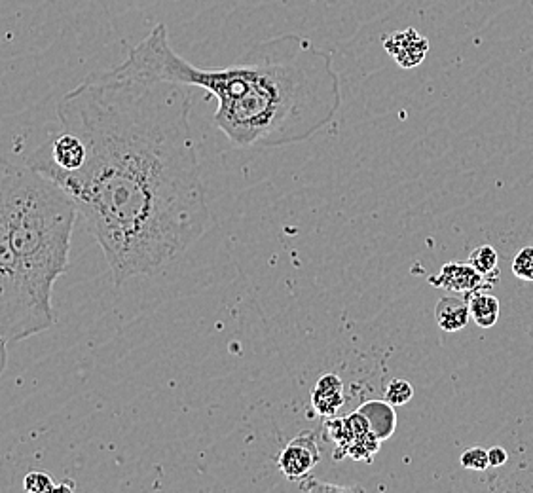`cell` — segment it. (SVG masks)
<instances>
[{
	"label": "cell",
	"instance_id": "7a4b0ae2",
	"mask_svg": "<svg viewBox=\"0 0 533 493\" xmlns=\"http://www.w3.org/2000/svg\"><path fill=\"white\" fill-rule=\"evenodd\" d=\"M128 59L152 76L211 93L219 103L213 122L238 148L308 141L342 107L331 52L300 35L260 42L236 65L202 69L173 50L167 25L160 23L131 48Z\"/></svg>",
	"mask_w": 533,
	"mask_h": 493
},
{
	"label": "cell",
	"instance_id": "30bf717a",
	"mask_svg": "<svg viewBox=\"0 0 533 493\" xmlns=\"http://www.w3.org/2000/svg\"><path fill=\"white\" fill-rule=\"evenodd\" d=\"M437 325L444 332H458L471 321L469 300L465 296H442L435 306Z\"/></svg>",
	"mask_w": 533,
	"mask_h": 493
},
{
	"label": "cell",
	"instance_id": "2e32d148",
	"mask_svg": "<svg viewBox=\"0 0 533 493\" xmlns=\"http://www.w3.org/2000/svg\"><path fill=\"white\" fill-rule=\"evenodd\" d=\"M57 484L48 473L33 471L23 478V490L27 493L56 492Z\"/></svg>",
	"mask_w": 533,
	"mask_h": 493
},
{
	"label": "cell",
	"instance_id": "3957f363",
	"mask_svg": "<svg viewBox=\"0 0 533 493\" xmlns=\"http://www.w3.org/2000/svg\"><path fill=\"white\" fill-rule=\"evenodd\" d=\"M6 196L21 270L38 302L54 310V285L69 266L76 203L35 167L14 160L8 167Z\"/></svg>",
	"mask_w": 533,
	"mask_h": 493
},
{
	"label": "cell",
	"instance_id": "d6986e66",
	"mask_svg": "<svg viewBox=\"0 0 533 493\" xmlns=\"http://www.w3.org/2000/svg\"><path fill=\"white\" fill-rule=\"evenodd\" d=\"M6 346H8V340H4L0 336V376H2L6 363H8V349H6Z\"/></svg>",
	"mask_w": 533,
	"mask_h": 493
},
{
	"label": "cell",
	"instance_id": "9a60e30c",
	"mask_svg": "<svg viewBox=\"0 0 533 493\" xmlns=\"http://www.w3.org/2000/svg\"><path fill=\"white\" fill-rule=\"evenodd\" d=\"M461 467L469 469V471H477L482 473L490 467V457H488V450L482 446H473L469 450H465L460 457Z\"/></svg>",
	"mask_w": 533,
	"mask_h": 493
},
{
	"label": "cell",
	"instance_id": "5bb4252c",
	"mask_svg": "<svg viewBox=\"0 0 533 493\" xmlns=\"http://www.w3.org/2000/svg\"><path fill=\"white\" fill-rule=\"evenodd\" d=\"M414 397V387L410 382L395 378L386 387V401L393 406H405Z\"/></svg>",
	"mask_w": 533,
	"mask_h": 493
},
{
	"label": "cell",
	"instance_id": "52a82bcc",
	"mask_svg": "<svg viewBox=\"0 0 533 493\" xmlns=\"http://www.w3.org/2000/svg\"><path fill=\"white\" fill-rule=\"evenodd\" d=\"M382 46L386 54L405 71L420 67L431 48L429 40L412 27L387 33L382 37Z\"/></svg>",
	"mask_w": 533,
	"mask_h": 493
},
{
	"label": "cell",
	"instance_id": "277c9868",
	"mask_svg": "<svg viewBox=\"0 0 533 493\" xmlns=\"http://www.w3.org/2000/svg\"><path fill=\"white\" fill-rule=\"evenodd\" d=\"M8 167L10 158L0 156V336L21 342L52 329L56 313L38 302L14 249L6 196Z\"/></svg>",
	"mask_w": 533,
	"mask_h": 493
},
{
	"label": "cell",
	"instance_id": "ba28073f",
	"mask_svg": "<svg viewBox=\"0 0 533 493\" xmlns=\"http://www.w3.org/2000/svg\"><path fill=\"white\" fill-rule=\"evenodd\" d=\"M429 283L437 289L463 294V296L492 287V283L478 274L469 262L467 264H461V262L444 264L439 274L429 277Z\"/></svg>",
	"mask_w": 533,
	"mask_h": 493
},
{
	"label": "cell",
	"instance_id": "7c38bea8",
	"mask_svg": "<svg viewBox=\"0 0 533 493\" xmlns=\"http://www.w3.org/2000/svg\"><path fill=\"white\" fill-rule=\"evenodd\" d=\"M465 298L469 300L471 319L477 323V327L480 329L496 327L501 308H499V300L490 293V289H480V291H475Z\"/></svg>",
	"mask_w": 533,
	"mask_h": 493
},
{
	"label": "cell",
	"instance_id": "8fae6325",
	"mask_svg": "<svg viewBox=\"0 0 533 493\" xmlns=\"http://www.w3.org/2000/svg\"><path fill=\"white\" fill-rule=\"evenodd\" d=\"M370 425V431L386 442L387 439L393 437L395 429H397V414H395V406L389 404L387 401H368L361 404L357 408Z\"/></svg>",
	"mask_w": 533,
	"mask_h": 493
},
{
	"label": "cell",
	"instance_id": "5b68a950",
	"mask_svg": "<svg viewBox=\"0 0 533 493\" xmlns=\"http://www.w3.org/2000/svg\"><path fill=\"white\" fill-rule=\"evenodd\" d=\"M327 433L329 439L336 442L334 459L351 457L355 461L370 463L382 446V440L370 431L367 418L359 410L346 418H329Z\"/></svg>",
	"mask_w": 533,
	"mask_h": 493
},
{
	"label": "cell",
	"instance_id": "8992f818",
	"mask_svg": "<svg viewBox=\"0 0 533 493\" xmlns=\"http://www.w3.org/2000/svg\"><path fill=\"white\" fill-rule=\"evenodd\" d=\"M319 461H321V452L315 435L312 431H302L283 448V452L277 457V467L281 475L295 482L312 475Z\"/></svg>",
	"mask_w": 533,
	"mask_h": 493
},
{
	"label": "cell",
	"instance_id": "6da1fadb",
	"mask_svg": "<svg viewBox=\"0 0 533 493\" xmlns=\"http://www.w3.org/2000/svg\"><path fill=\"white\" fill-rule=\"evenodd\" d=\"M190 110V86L129 59L57 103L59 124L82 139L86 160L46 177L73 198L116 287L166 272L211 228Z\"/></svg>",
	"mask_w": 533,
	"mask_h": 493
},
{
	"label": "cell",
	"instance_id": "e0dca14e",
	"mask_svg": "<svg viewBox=\"0 0 533 493\" xmlns=\"http://www.w3.org/2000/svg\"><path fill=\"white\" fill-rule=\"evenodd\" d=\"M513 274L522 281L533 283V245L524 247L516 253L513 260Z\"/></svg>",
	"mask_w": 533,
	"mask_h": 493
},
{
	"label": "cell",
	"instance_id": "9c48e42d",
	"mask_svg": "<svg viewBox=\"0 0 533 493\" xmlns=\"http://www.w3.org/2000/svg\"><path fill=\"white\" fill-rule=\"evenodd\" d=\"M344 404V382L336 374L319 378L312 391L313 410L323 418H334Z\"/></svg>",
	"mask_w": 533,
	"mask_h": 493
},
{
	"label": "cell",
	"instance_id": "ac0fdd59",
	"mask_svg": "<svg viewBox=\"0 0 533 493\" xmlns=\"http://www.w3.org/2000/svg\"><path fill=\"white\" fill-rule=\"evenodd\" d=\"M488 457H490V467H503L509 461V454L501 446L490 448Z\"/></svg>",
	"mask_w": 533,
	"mask_h": 493
},
{
	"label": "cell",
	"instance_id": "4fadbf2b",
	"mask_svg": "<svg viewBox=\"0 0 533 493\" xmlns=\"http://www.w3.org/2000/svg\"><path fill=\"white\" fill-rule=\"evenodd\" d=\"M478 274L482 275L484 279H488L490 283H496L499 279V256H497L496 247L492 245H480L477 247L467 260Z\"/></svg>",
	"mask_w": 533,
	"mask_h": 493
}]
</instances>
